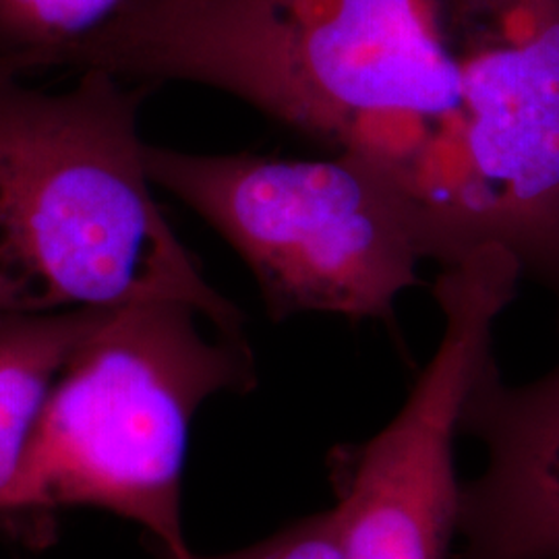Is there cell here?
Here are the masks:
<instances>
[{
	"instance_id": "obj_2",
	"label": "cell",
	"mask_w": 559,
	"mask_h": 559,
	"mask_svg": "<svg viewBox=\"0 0 559 559\" xmlns=\"http://www.w3.org/2000/svg\"><path fill=\"white\" fill-rule=\"evenodd\" d=\"M0 69V270L34 311L173 300L222 334L242 311L218 293L154 200L138 131L154 85L104 71L48 94Z\"/></svg>"
},
{
	"instance_id": "obj_8",
	"label": "cell",
	"mask_w": 559,
	"mask_h": 559,
	"mask_svg": "<svg viewBox=\"0 0 559 559\" xmlns=\"http://www.w3.org/2000/svg\"><path fill=\"white\" fill-rule=\"evenodd\" d=\"M124 0H0V69L25 78L57 69Z\"/></svg>"
},
{
	"instance_id": "obj_7",
	"label": "cell",
	"mask_w": 559,
	"mask_h": 559,
	"mask_svg": "<svg viewBox=\"0 0 559 559\" xmlns=\"http://www.w3.org/2000/svg\"><path fill=\"white\" fill-rule=\"evenodd\" d=\"M108 311L0 313V491L20 468L62 365Z\"/></svg>"
},
{
	"instance_id": "obj_3",
	"label": "cell",
	"mask_w": 559,
	"mask_h": 559,
	"mask_svg": "<svg viewBox=\"0 0 559 559\" xmlns=\"http://www.w3.org/2000/svg\"><path fill=\"white\" fill-rule=\"evenodd\" d=\"M203 321L173 300L106 313L46 396L0 491V526L40 540L55 514L90 508L138 524L154 547H189L182 477L193 419L212 396L258 383L245 336H207Z\"/></svg>"
},
{
	"instance_id": "obj_5",
	"label": "cell",
	"mask_w": 559,
	"mask_h": 559,
	"mask_svg": "<svg viewBox=\"0 0 559 559\" xmlns=\"http://www.w3.org/2000/svg\"><path fill=\"white\" fill-rule=\"evenodd\" d=\"M519 261L485 247L443 265L433 284L443 330L394 419L328 460L344 559H452L459 540L456 440L466 399L516 299Z\"/></svg>"
},
{
	"instance_id": "obj_10",
	"label": "cell",
	"mask_w": 559,
	"mask_h": 559,
	"mask_svg": "<svg viewBox=\"0 0 559 559\" xmlns=\"http://www.w3.org/2000/svg\"><path fill=\"white\" fill-rule=\"evenodd\" d=\"M34 311V305L20 282L0 270V313Z\"/></svg>"
},
{
	"instance_id": "obj_4",
	"label": "cell",
	"mask_w": 559,
	"mask_h": 559,
	"mask_svg": "<svg viewBox=\"0 0 559 559\" xmlns=\"http://www.w3.org/2000/svg\"><path fill=\"white\" fill-rule=\"evenodd\" d=\"M143 164L154 187L239 253L274 321H392L400 297L419 284L427 255L408 203L350 156L191 154L145 143Z\"/></svg>"
},
{
	"instance_id": "obj_1",
	"label": "cell",
	"mask_w": 559,
	"mask_h": 559,
	"mask_svg": "<svg viewBox=\"0 0 559 559\" xmlns=\"http://www.w3.org/2000/svg\"><path fill=\"white\" fill-rule=\"evenodd\" d=\"M330 152L399 191L427 261L500 247L559 311V0H353Z\"/></svg>"
},
{
	"instance_id": "obj_6",
	"label": "cell",
	"mask_w": 559,
	"mask_h": 559,
	"mask_svg": "<svg viewBox=\"0 0 559 559\" xmlns=\"http://www.w3.org/2000/svg\"><path fill=\"white\" fill-rule=\"evenodd\" d=\"M485 466L460 485V559H559V360L537 380L485 362L462 413Z\"/></svg>"
},
{
	"instance_id": "obj_9",
	"label": "cell",
	"mask_w": 559,
	"mask_h": 559,
	"mask_svg": "<svg viewBox=\"0 0 559 559\" xmlns=\"http://www.w3.org/2000/svg\"><path fill=\"white\" fill-rule=\"evenodd\" d=\"M154 549L158 559H344L338 524L332 510L295 520L267 539L222 556H198L189 547L177 551L162 547Z\"/></svg>"
}]
</instances>
